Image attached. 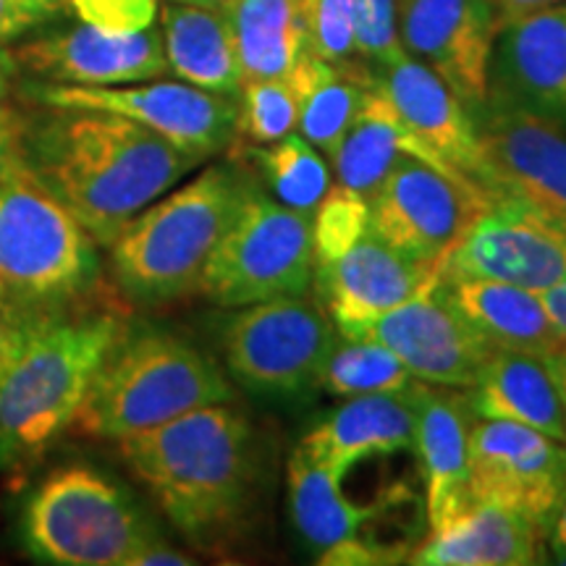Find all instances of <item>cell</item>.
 Listing matches in <instances>:
<instances>
[{
  "label": "cell",
  "instance_id": "cell-1",
  "mask_svg": "<svg viewBox=\"0 0 566 566\" xmlns=\"http://www.w3.org/2000/svg\"><path fill=\"white\" fill-rule=\"evenodd\" d=\"M21 160L105 250L202 163L118 113L55 105L21 113Z\"/></svg>",
  "mask_w": 566,
  "mask_h": 566
},
{
  "label": "cell",
  "instance_id": "cell-2",
  "mask_svg": "<svg viewBox=\"0 0 566 566\" xmlns=\"http://www.w3.org/2000/svg\"><path fill=\"white\" fill-rule=\"evenodd\" d=\"M134 478L197 548H216L247 514L254 488L252 424L210 405L118 441Z\"/></svg>",
  "mask_w": 566,
  "mask_h": 566
},
{
  "label": "cell",
  "instance_id": "cell-3",
  "mask_svg": "<svg viewBox=\"0 0 566 566\" xmlns=\"http://www.w3.org/2000/svg\"><path fill=\"white\" fill-rule=\"evenodd\" d=\"M129 321L82 307L11 334L0 359V475L21 478L74 428L92 380Z\"/></svg>",
  "mask_w": 566,
  "mask_h": 566
},
{
  "label": "cell",
  "instance_id": "cell-4",
  "mask_svg": "<svg viewBox=\"0 0 566 566\" xmlns=\"http://www.w3.org/2000/svg\"><path fill=\"white\" fill-rule=\"evenodd\" d=\"M101 283L97 242L27 168L0 184V317L11 334L90 307Z\"/></svg>",
  "mask_w": 566,
  "mask_h": 566
},
{
  "label": "cell",
  "instance_id": "cell-5",
  "mask_svg": "<svg viewBox=\"0 0 566 566\" xmlns=\"http://www.w3.org/2000/svg\"><path fill=\"white\" fill-rule=\"evenodd\" d=\"M250 179L233 166H210L147 205L108 247L113 281L124 300L163 307L195 294Z\"/></svg>",
  "mask_w": 566,
  "mask_h": 566
},
{
  "label": "cell",
  "instance_id": "cell-6",
  "mask_svg": "<svg viewBox=\"0 0 566 566\" xmlns=\"http://www.w3.org/2000/svg\"><path fill=\"white\" fill-rule=\"evenodd\" d=\"M233 399L231 380L200 346L174 331L129 323L92 380L74 428L90 438L122 441Z\"/></svg>",
  "mask_w": 566,
  "mask_h": 566
},
{
  "label": "cell",
  "instance_id": "cell-7",
  "mask_svg": "<svg viewBox=\"0 0 566 566\" xmlns=\"http://www.w3.org/2000/svg\"><path fill=\"white\" fill-rule=\"evenodd\" d=\"M160 537L122 483L90 464H63L27 493L19 541L40 564L129 566Z\"/></svg>",
  "mask_w": 566,
  "mask_h": 566
},
{
  "label": "cell",
  "instance_id": "cell-8",
  "mask_svg": "<svg viewBox=\"0 0 566 566\" xmlns=\"http://www.w3.org/2000/svg\"><path fill=\"white\" fill-rule=\"evenodd\" d=\"M313 223L275 202L252 176L197 292L221 307H247L304 296L313 292Z\"/></svg>",
  "mask_w": 566,
  "mask_h": 566
},
{
  "label": "cell",
  "instance_id": "cell-9",
  "mask_svg": "<svg viewBox=\"0 0 566 566\" xmlns=\"http://www.w3.org/2000/svg\"><path fill=\"white\" fill-rule=\"evenodd\" d=\"M321 302L304 296L247 304L223 328L226 370L254 399L304 401L336 344Z\"/></svg>",
  "mask_w": 566,
  "mask_h": 566
},
{
  "label": "cell",
  "instance_id": "cell-10",
  "mask_svg": "<svg viewBox=\"0 0 566 566\" xmlns=\"http://www.w3.org/2000/svg\"><path fill=\"white\" fill-rule=\"evenodd\" d=\"M17 95L30 105L118 113L200 160L229 150L237 139V97L218 95L187 82L150 80L116 84V87H80V84L21 80Z\"/></svg>",
  "mask_w": 566,
  "mask_h": 566
},
{
  "label": "cell",
  "instance_id": "cell-11",
  "mask_svg": "<svg viewBox=\"0 0 566 566\" xmlns=\"http://www.w3.org/2000/svg\"><path fill=\"white\" fill-rule=\"evenodd\" d=\"M495 197L405 153L370 202V233L409 260L443 265Z\"/></svg>",
  "mask_w": 566,
  "mask_h": 566
},
{
  "label": "cell",
  "instance_id": "cell-12",
  "mask_svg": "<svg viewBox=\"0 0 566 566\" xmlns=\"http://www.w3.org/2000/svg\"><path fill=\"white\" fill-rule=\"evenodd\" d=\"M566 495V443L509 420L475 417L470 433V499L554 525Z\"/></svg>",
  "mask_w": 566,
  "mask_h": 566
},
{
  "label": "cell",
  "instance_id": "cell-13",
  "mask_svg": "<svg viewBox=\"0 0 566 566\" xmlns=\"http://www.w3.org/2000/svg\"><path fill=\"white\" fill-rule=\"evenodd\" d=\"M446 279H491L530 292L566 281V221L499 197L446 258Z\"/></svg>",
  "mask_w": 566,
  "mask_h": 566
},
{
  "label": "cell",
  "instance_id": "cell-14",
  "mask_svg": "<svg viewBox=\"0 0 566 566\" xmlns=\"http://www.w3.org/2000/svg\"><path fill=\"white\" fill-rule=\"evenodd\" d=\"M405 51L470 108H483L491 87V59L501 11L495 0H396Z\"/></svg>",
  "mask_w": 566,
  "mask_h": 566
},
{
  "label": "cell",
  "instance_id": "cell-15",
  "mask_svg": "<svg viewBox=\"0 0 566 566\" xmlns=\"http://www.w3.org/2000/svg\"><path fill=\"white\" fill-rule=\"evenodd\" d=\"M495 197L566 221V129L520 105L488 97L475 113Z\"/></svg>",
  "mask_w": 566,
  "mask_h": 566
},
{
  "label": "cell",
  "instance_id": "cell-16",
  "mask_svg": "<svg viewBox=\"0 0 566 566\" xmlns=\"http://www.w3.org/2000/svg\"><path fill=\"white\" fill-rule=\"evenodd\" d=\"M19 71L30 80L80 87H116L168 74L160 32L113 34L90 24L48 27L13 48Z\"/></svg>",
  "mask_w": 566,
  "mask_h": 566
},
{
  "label": "cell",
  "instance_id": "cell-17",
  "mask_svg": "<svg viewBox=\"0 0 566 566\" xmlns=\"http://www.w3.org/2000/svg\"><path fill=\"white\" fill-rule=\"evenodd\" d=\"M357 338L388 346L422 384L464 391L475 384L480 367L493 352L446 302L438 281L367 325Z\"/></svg>",
  "mask_w": 566,
  "mask_h": 566
},
{
  "label": "cell",
  "instance_id": "cell-18",
  "mask_svg": "<svg viewBox=\"0 0 566 566\" xmlns=\"http://www.w3.org/2000/svg\"><path fill=\"white\" fill-rule=\"evenodd\" d=\"M373 82L430 153L495 197L475 116L436 71L405 51L386 66L373 69Z\"/></svg>",
  "mask_w": 566,
  "mask_h": 566
},
{
  "label": "cell",
  "instance_id": "cell-19",
  "mask_svg": "<svg viewBox=\"0 0 566 566\" xmlns=\"http://www.w3.org/2000/svg\"><path fill=\"white\" fill-rule=\"evenodd\" d=\"M443 265L417 263L367 233L334 263L315 268V294L346 338L363 336L367 325L412 300L441 279Z\"/></svg>",
  "mask_w": 566,
  "mask_h": 566
},
{
  "label": "cell",
  "instance_id": "cell-20",
  "mask_svg": "<svg viewBox=\"0 0 566 566\" xmlns=\"http://www.w3.org/2000/svg\"><path fill=\"white\" fill-rule=\"evenodd\" d=\"M488 97L566 129V0L501 21Z\"/></svg>",
  "mask_w": 566,
  "mask_h": 566
},
{
  "label": "cell",
  "instance_id": "cell-21",
  "mask_svg": "<svg viewBox=\"0 0 566 566\" xmlns=\"http://www.w3.org/2000/svg\"><path fill=\"white\" fill-rule=\"evenodd\" d=\"M415 443L424 480V514L430 530L446 525L472 504L470 433L475 415L459 388L417 384Z\"/></svg>",
  "mask_w": 566,
  "mask_h": 566
},
{
  "label": "cell",
  "instance_id": "cell-22",
  "mask_svg": "<svg viewBox=\"0 0 566 566\" xmlns=\"http://www.w3.org/2000/svg\"><path fill=\"white\" fill-rule=\"evenodd\" d=\"M417 384L409 391L352 396L307 430L300 449L342 480L365 459L412 451Z\"/></svg>",
  "mask_w": 566,
  "mask_h": 566
},
{
  "label": "cell",
  "instance_id": "cell-23",
  "mask_svg": "<svg viewBox=\"0 0 566 566\" xmlns=\"http://www.w3.org/2000/svg\"><path fill=\"white\" fill-rule=\"evenodd\" d=\"M546 530L514 509L472 501L462 514L430 530L407 556L417 566H530L543 564Z\"/></svg>",
  "mask_w": 566,
  "mask_h": 566
},
{
  "label": "cell",
  "instance_id": "cell-24",
  "mask_svg": "<svg viewBox=\"0 0 566 566\" xmlns=\"http://www.w3.org/2000/svg\"><path fill=\"white\" fill-rule=\"evenodd\" d=\"M438 286L446 302L491 349L546 357L566 346L537 292L504 281L446 279V275L438 279Z\"/></svg>",
  "mask_w": 566,
  "mask_h": 566
},
{
  "label": "cell",
  "instance_id": "cell-25",
  "mask_svg": "<svg viewBox=\"0 0 566 566\" xmlns=\"http://www.w3.org/2000/svg\"><path fill=\"white\" fill-rule=\"evenodd\" d=\"M286 480L294 530L317 564L346 543L373 541L365 530L388 509L386 499L373 504L352 501L342 491V478L313 462L300 446L289 457Z\"/></svg>",
  "mask_w": 566,
  "mask_h": 566
},
{
  "label": "cell",
  "instance_id": "cell-26",
  "mask_svg": "<svg viewBox=\"0 0 566 566\" xmlns=\"http://www.w3.org/2000/svg\"><path fill=\"white\" fill-rule=\"evenodd\" d=\"M405 153L430 163V166L441 168L443 174L464 176L459 174L457 168H451L449 163L438 158V155L430 153L428 147L401 124V118L396 116V111L391 108V103L386 101L384 92L375 87V82H370L363 108H359L357 118H354L349 132H346V137L342 139V145H338L336 153L331 155L336 184H342V187H346L354 195H359L363 200L373 202L375 195L384 187L386 176L391 174V168L396 166V160Z\"/></svg>",
  "mask_w": 566,
  "mask_h": 566
},
{
  "label": "cell",
  "instance_id": "cell-27",
  "mask_svg": "<svg viewBox=\"0 0 566 566\" xmlns=\"http://www.w3.org/2000/svg\"><path fill=\"white\" fill-rule=\"evenodd\" d=\"M467 399L475 417L527 424L566 443L562 401L546 359L537 354L493 349Z\"/></svg>",
  "mask_w": 566,
  "mask_h": 566
},
{
  "label": "cell",
  "instance_id": "cell-28",
  "mask_svg": "<svg viewBox=\"0 0 566 566\" xmlns=\"http://www.w3.org/2000/svg\"><path fill=\"white\" fill-rule=\"evenodd\" d=\"M160 27L168 71L200 90L239 97L244 74L229 13L195 3H166Z\"/></svg>",
  "mask_w": 566,
  "mask_h": 566
},
{
  "label": "cell",
  "instance_id": "cell-29",
  "mask_svg": "<svg viewBox=\"0 0 566 566\" xmlns=\"http://www.w3.org/2000/svg\"><path fill=\"white\" fill-rule=\"evenodd\" d=\"M289 82L300 101L296 132L331 158L363 108L373 71L354 63H331L307 51L289 74Z\"/></svg>",
  "mask_w": 566,
  "mask_h": 566
},
{
  "label": "cell",
  "instance_id": "cell-30",
  "mask_svg": "<svg viewBox=\"0 0 566 566\" xmlns=\"http://www.w3.org/2000/svg\"><path fill=\"white\" fill-rule=\"evenodd\" d=\"M229 19L244 82L289 76L310 51L300 0H237Z\"/></svg>",
  "mask_w": 566,
  "mask_h": 566
},
{
  "label": "cell",
  "instance_id": "cell-31",
  "mask_svg": "<svg viewBox=\"0 0 566 566\" xmlns=\"http://www.w3.org/2000/svg\"><path fill=\"white\" fill-rule=\"evenodd\" d=\"M242 158H250L258 168L260 179L268 187V195L283 208L300 212L313 221L323 197L328 195L331 168L317 147L310 145L302 134H289L271 145L239 147Z\"/></svg>",
  "mask_w": 566,
  "mask_h": 566
},
{
  "label": "cell",
  "instance_id": "cell-32",
  "mask_svg": "<svg viewBox=\"0 0 566 566\" xmlns=\"http://www.w3.org/2000/svg\"><path fill=\"white\" fill-rule=\"evenodd\" d=\"M417 378L388 346L373 338H346L338 334L317 373V391L352 399L365 394L409 391Z\"/></svg>",
  "mask_w": 566,
  "mask_h": 566
},
{
  "label": "cell",
  "instance_id": "cell-33",
  "mask_svg": "<svg viewBox=\"0 0 566 566\" xmlns=\"http://www.w3.org/2000/svg\"><path fill=\"white\" fill-rule=\"evenodd\" d=\"M296 124H300V101L289 76L244 82L239 92L237 139L271 145L294 134Z\"/></svg>",
  "mask_w": 566,
  "mask_h": 566
},
{
  "label": "cell",
  "instance_id": "cell-34",
  "mask_svg": "<svg viewBox=\"0 0 566 566\" xmlns=\"http://www.w3.org/2000/svg\"><path fill=\"white\" fill-rule=\"evenodd\" d=\"M310 223H313L315 268H323L370 233V202L342 184H331L328 195L323 197Z\"/></svg>",
  "mask_w": 566,
  "mask_h": 566
},
{
  "label": "cell",
  "instance_id": "cell-35",
  "mask_svg": "<svg viewBox=\"0 0 566 566\" xmlns=\"http://www.w3.org/2000/svg\"><path fill=\"white\" fill-rule=\"evenodd\" d=\"M310 53L331 63H352L354 9L352 0H300Z\"/></svg>",
  "mask_w": 566,
  "mask_h": 566
},
{
  "label": "cell",
  "instance_id": "cell-36",
  "mask_svg": "<svg viewBox=\"0 0 566 566\" xmlns=\"http://www.w3.org/2000/svg\"><path fill=\"white\" fill-rule=\"evenodd\" d=\"M354 53L373 69L386 66L405 53L399 40L396 0H352ZM370 69V71H373Z\"/></svg>",
  "mask_w": 566,
  "mask_h": 566
},
{
  "label": "cell",
  "instance_id": "cell-37",
  "mask_svg": "<svg viewBox=\"0 0 566 566\" xmlns=\"http://www.w3.org/2000/svg\"><path fill=\"white\" fill-rule=\"evenodd\" d=\"M71 13L82 24L113 34L153 30L160 17L158 0H71Z\"/></svg>",
  "mask_w": 566,
  "mask_h": 566
},
{
  "label": "cell",
  "instance_id": "cell-38",
  "mask_svg": "<svg viewBox=\"0 0 566 566\" xmlns=\"http://www.w3.org/2000/svg\"><path fill=\"white\" fill-rule=\"evenodd\" d=\"M71 13V0H0V45L32 38Z\"/></svg>",
  "mask_w": 566,
  "mask_h": 566
},
{
  "label": "cell",
  "instance_id": "cell-39",
  "mask_svg": "<svg viewBox=\"0 0 566 566\" xmlns=\"http://www.w3.org/2000/svg\"><path fill=\"white\" fill-rule=\"evenodd\" d=\"M24 171L21 160V111L0 101V184Z\"/></svg>",
  "mask_w": 566,
  "mask_h": 566
},
{
  "label": "cell",
  "instance_id": "cell-40",
  "mask_svg": "<svg viewBox=\"0 0 566 566\" xmlns=\"http://www.w3.org/2000/svg\"><path fill=\"white\" fill-rule=\"evenodd\" d=\"M195 564L192 556H187L184 551L168 546L163 537H155V541L142 546L137 554H134L129 566H187Z\"/></svg>",
  "mask_w": 566,
  "mask_h": 566
},
{
  "label": "cell",
  "instance_id": "cell-41",
  "mask_svg": "<svg viewBox=\"0 0 566 566\" xmlns=\"http://www.w3.org/2000/svg\"><path fill=\"white\" fill-rule=\"evenodd\" d=\"M541 302L546 307V313L554 323L556 334L564 338L566 344V281L558 283V286H551L546 292H541Z\"/></svg>",
  "mask_w": 566,
  "mask_h": 566
},
{
  "label": "cell",
  "instance_id": "cell-42",
  "mask_svg": "<svg viewBox=\"0 0 566 566\" xmlns=\"http://www.w3.org/2000/svg\"><path fill=\"white\" fill-rule=\"evenodd\" d=\"M19 76L21 71L17 59H13V51H9V45H0V101H9L17 92Z\"/></svg>",
  "mask_w": 566,
  "mask_h": 566
},
{
  "label": "cell",
  "instance_id": "cell-43",
  "mask_svg": "<svg viewBox=\"0 0 566 566\" xmlns=\"http://www.w3.org/2000/svg\"><path fill=\"white\" fill-rule=\"evenodd\" d=\"M543 359H546V367H548L551 378H554L558 401H562L564 422H566V346H562V349L546 354V357H543Z\"/></svg>",
  "mask_w": 566,
  "mask_h": 566
},
{
  "label": "cell",
  "instance_id": "cell-44",
  "mask_svg": "<svg viewBox=\"0 0 566 566\" xmlns=\"http://www.w3.org/2000/svg\"><path fill=\"white\" fill-rule=\"evenodd\" d=\"M546 543L551 546V554L556 556L558 564L566 562V495H564L562 506H558L554 525H551V530H548Z\"/></svg>",
  "mask_w": 566,
  "mask_h": 566
},
{
  "label": "cell",
  "instance_id": "cell-45",
  "mask_svg": "<svg viewBox=\"0 0 566 566\" xmlns=\"http://www.w3.org/2000/svg\"><path fill=\"white\" fill-rule=\"evenodd\" d=\"M551 3H562V0H495V6H499L501 11V21L509 17H516V13L541 9V6H551Z\"/></svg>",
  "mask_w": 566,
  "mask_h": 566
},
{
  "label": "cell",
  "instance_id": "cell-46",
  "mask_svg": "<svg viewBox=\"0 0 566 566\" xmlns=\"http://www.w3.org/2000/svg\"><path fill=\"white\" fill-rule=\"evenodd\" d=\"M189 3L202 6V9H212V11L229 13V11L233 9V6H237V0H189Z\"/></svg>",
  "mask_w": 566,
  "mask_h": 566
},
{
  "label": "cell",
  "instance_id": "cell-47",
  "mask_svg": "<svg viewBox=\"0 0 566 566\" xmlns=\"http://www.w3.org/2000/svg\"><path fill=\"white\" fill-rule=\"evenodd\" d=\"M9 342H11V331H9V325H6L3 317H0V359H3Z\"/></svg>",
  "mask_w": 566,
  "mask_h": 566
},
{
  "label": "cell",
  "instance_id": "cell-48",
  "mask_svg": "<svg viewBox=\"0 0 566 566\" xmlns=\"http://www.w3.org/2000/svg\"><path fill=\"white\" fill-rule=\"evenodd\" d=\"M166 3H189V0H166Z\"/></svg>",
  "mask_w": 566,
  "mask_h": 566
}]
</instances>
